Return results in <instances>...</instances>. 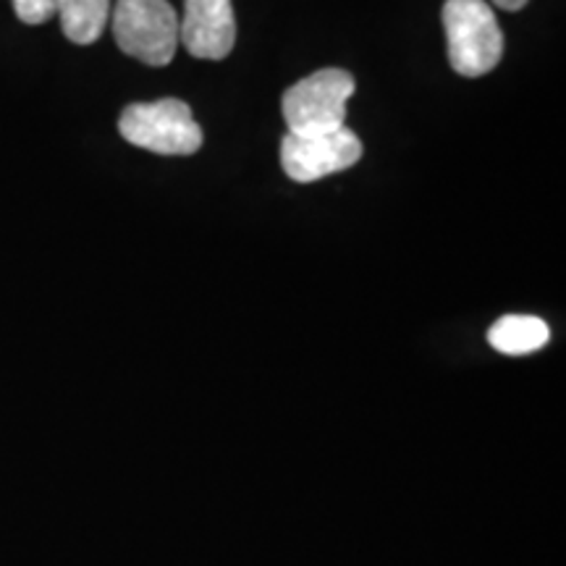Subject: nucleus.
<instances>
[{
  "label": "nucleus",
  "instance_id": "f03ea898",
  "mask_svg": "<svg viewBox=\"0 0 566 566\" xmlns=\"http://www.w3.org/2000/svg\"><path fill=\"white\" fill-rule=\"evenodd\" d=\"M113 38L132 59L147 66H168L179 48V17L168 0H118Z\"/></svg>",
  "mask_w": 566,
  "mask_h": 566
},
{
  "label": "nucleus",
  "instance_id": "20e7f679",
  "mask_svg": "<svg viewBox=\"0 0 566 566\" xmlns=\"http://www.w3.org/2000/svg\"><path fill=\"white\" fill-rule=\"evenodd\" d=\"M118 132L129 145L158 155H195L202 147L192 108L176 97L129 105L118 118Z\"/></svg>",
  "mask_w": 566,
  "mask_h": 566
},
{
  "label": "nucleus",
  "instance_id": "9d476101",
  "mask_svg": "<svg viewBox=\"0 0 566 566\" xmlns=\"http://www.w3.org/2000/svg\"><path fill=\"white\" fill-rule=\"evenodd\" d=\"M493 6H499V9H504V11H520V9H525L527 0H493Z\"/></svg>",
  "mask_w": 566,
  "mask_h": 566
},
{
  "label": "nucleus",
  "instance_id": "7ed1b4c3",
  "mask_svg": "<svg viewBox=\"0 0 566 566\" xmlns=\"http://www.w3.org/2000/svg\"><path fill=\"white\" fill-rule=\"evenodd\" d=\"M354 95L349 71L323 69L304 76L281 97L289 134H325L346 126V103Z\"/></svg>",
  "mask_w": 566,
  "mask_h": 566
},
{
  "label": "nucleus",
  "instance_id": "6e6552de",
  "mask_svg": "<svg viewBox=\"0 0 566 566\" xmlns=\"http://www.w3.org/2000/svg\"><path fill=\"white\" fill-rule=\"evenodd\" d=\"M55 17H61L63 34L76 45H92L101 40L108 24L111 0H59Z\"/></svg>",
  "mask_w": 566,
  "mask_h": 566
},
{
  "label": "nucleus",
  "instance_id": "f257e3e1",
  "mask_svg": "<svg viewBox=\"0 0 566 566\" xmlns=\"http://www.w3.org/2000/svg\"><path fill=\"white\" fill-rule=\"evenodd\" d=\"M443 27L449 63L457 74L478 80L499 66L504 34L485 0H446Z\"/></svg>",
  "mask_w": 566,
  "mask_h": 566
},
{
  "label": "nucleus",
  "instance_id": "0eeeda50",
  "mask_svg": "<svg viewBox=\"0 0 566 566\" xmlns=\"http://www.w3.org/2000/svg\"><path fill=\"white\" fill-rule=\"evenodd\" d=\"M551 331L546 321L535 315H506L493 323L488 331V342L495 352L509 354V357H522V354H533L548 344Z\"/></svg>",
  "mask_w": 566,
  "mask_h": 566
},
{
  "label": "nucleus",
  "instance_id": "423d86ee",
  "mask_svg": "<svg viewBox=\"0 0 566 566\" xmlns=\"http://www.w3.org/2000/svg\"><path fill=\"white\" fill-rule=\"evenodd\" d=\"M179 40L195 59L223 61L237 42L231 0H187Z\"/></svg>",
  "mask_w": 566,
  "mask_h": 566
},
{
  "label": "nucleus",
  "instance_id": "39448f33",
  "mask_svg": "<svg viewBox=\"0 0 566 566\" xmlns=\"http://www.w3.org/2000/svg\"><path fill=\"white\" fill-rule=\"evenodd\" d=\"M363 142L349 126L325 134H289L281 139V168L292 181L313 184L357 166Z\"/></svg>",
  "mask_w": 566,
  "mask_h": 566
},
{
  "label": "nucleus",
  "instance_id": "1a4fd4ad",
  "mask_svg": "<svg viewBox=\"0 0 566 566\" xmlns=\"http://www.w3.org/2000/svg\"><path fill=\"white\" fill-rule=\"evenodd\" d=\"M13 9L24 24H45L55 17L59 0H13Z\"/></svg>",
  "mask_w": 566,
  "mask_h": 566
}]
</instances>
